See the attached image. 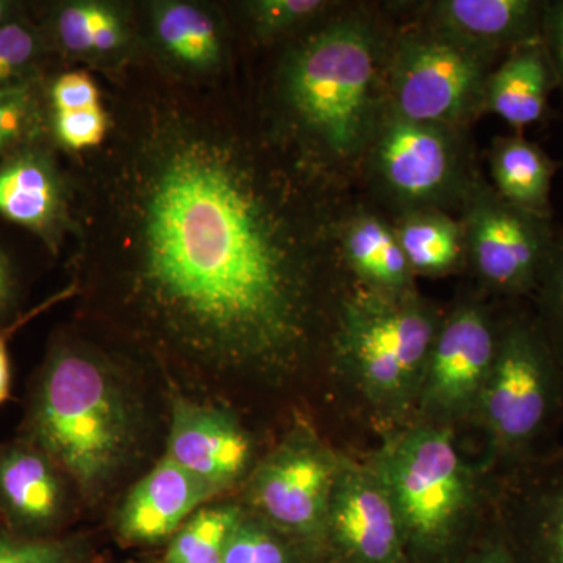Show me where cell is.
Listing matches in <instances>:
<instances>
[{
    "label": "cell",
    "mask_w": 563,
    "mask_h": 563,
    "mask_svg": "<svg viewBox=\"0 0 563 563\" xmlns=\"http://www.w3.org/2000/svg\"><path fill=\"white\" fill-rule=\"evenodd\" d=\"M111 132L88 152L81 246L113 255L185 350L261 372L299 358L324 233L296 180L207 96L141 90Z\"/></svg>",
    "instance_id": "cell-1"
},
{
    "label": "cell",
    "mask_w": 563,
    "mask_h": 563,
    "mask_svg": "<svg viewBox=\"0 0 563 563\" xmlns=\"http://www.w3.org/2000/svg\"><path fill=\"white\" fill-rule=\"evenodd\" d=\"M380 41L368 21L329 22L285 55L280 95L296 128L329 157L351 161L368 150L384 107Z\"/></svg>",
    "instance_id": "cell-2"
},
{
    "label": "cell",
    "mask_w": 563,
    "mask_h": 563,
    "mask_svg": "<svg viewBox=\"0 0 563 563\" xmlns=\"http://www.w3.org/2000/svg\"><path fill=\"white\" fill-rule=\"evenodd\" d=\"M22 440L81 490L92 492L117 472L131 446V412L101 363L58 344L41 369Z\"/></svg>",
    "instance_id": "cell-3"
},
{
    "label": "cell",
    "mask_w": 563,
    "mask_h": 563,
    "mask_svg": "<svg viewBox=\"0 0 563 563\" xmlns=\"http://www.w3.org/2000/svg\"><path fill=\"white\" fill-rule=\"evenodd\" d=\"M442 321L417 292L390 296L363 287L344 299L333 354L373 406L404 412L417 402Z\"/></svg>",
    "instance_id": "cell-4"
},
{
    "label": "cell",
    "mask_w": 563,
    "mask_h": 563,
    "mask_svg": "<svg viewBox=\"0 0 563 563\" xmlns=\"http://www.w3.org/2000/svg\"><path fill=\"white\" fill-rule=\"evenodd\" d=\"M563 366L533 314L499 322L498 347L476 412L496 453L528 462L562 409Z\"/></svg>",
    "instance_id": "cell-5"
},
{
    "label": "cell",
    "mask_w": 563,
    "mask_h": 563,
    "mask_svg": "<svg viewBox=\"0 0 563 563\" xmlns=\"http://www.w3.org/2000/svg\"><path fill=\"white\" fill-rule=\"evenodd\" d=\"M372 468L390 496L404 537L421 547H442L472 510V474L444 426H418L393 437Z\"/></svg>",
    "instance_id": "cell-6"
},
{
    "label": "cell",
    "mask_w": 563,
    "mask_h": 563,
    "mask_svg": "<svg viewBox=\"0 0 563 563\" xmlns=\"http://www.w3.org/2000/svg\"><path fill=\"white\" fill-rule=\"evenodd\" d=\"M495 58L433 29L407 33L393 49L387 107L406 120L463 129L485 113Z\"/></svg>",
    "instance_id": "cell-7"
},
{
    "label": "cell",
    "mask_w": 563,
    "mask_h": 563,
    "mask_svg": "<svg viewBox=\"0 0 563 563\" xmlns=\"http://www.w3.org/2000/svg\"><path fill=\"white\" fill-rule=\"evenodd\" d=\"M368 154L377 184L402 211L462 207L477 174L462 129L406 120L387 106Z\"/></svg>",
    "instance_id": "cell-8"
},
{
    "label": "cell",
    "mask_w": 563,
    "mask_h": 563,
    "mask_svg": "<svg viewBox=\"0 0 563 563\" xmlns=\"http://www.w3.org/2000/svg\"><path fill=\"white\" fill-rule=\"evenodd\" d=\"M466 261L481 284L507 298L532 296L553 247V218L518 209L476 174L462 203Z\"/></svg>",
    "instance_id": "cell-9"
},
{
    "label": "cell",
    "mask_w": 563,
    "mask_h": 563,
    "mask_svg": "<svg viewBox=\"0 0 563 563\" xmlns=\"http://www.w3.org/2000/svg\"><path fill=\"white\" fill-rule=\"evenodd\" d=\"M499 322L481 303H462L443 318L418 393L426 417L455 420L476 412L495 361Z\"/></svg>",
    "instance_id": "cell-10"
},
{
    "label": "cell",
    "mask_w": 563,
    "mask_h": 563,
    "mask_svg": "<svg viewBox=\"0 0 563 563\" xmlns=\"http://www.w3.org/2000/svg\"><path fill=\"white\" fill-rule=\"evenodd\" d=\"M339 468L340 459L313 437H291L258 466L252 499L285 531L318 537L325 532Z\"/></svg>",
    "instance_id": "cell-11"
},
{
    "label": "cell",
    "mask_w": 563,
    "mask_h": 563,
    "mask_svg": "<svg viewBox=\"0 0 563 563\" xmlns=\"http://www.w3.org/2000/svg\"><path fill=\"white\" fill-rule=\"evenodd\" d=\"M0 217L27 229L55 255L79 233L74 184L62 172L51 140L0 161Z\"/></svg>",
    "instance_id": "cell-12"
},
{
    "label": "cell",
    "mask_w": 563,
    "mask_h": 563,
    "mask_svg": "<svg viewBox=\"0 0 563 563\" xmlns=\"http://www.w3.org/2000/svg\"><path fill=\"white\" fill-rule=\"evenodd\" d=\"M325 531L362 563H395L401 554V523L372 466L340 461Z\"/></svg>",
    "instance_id": "cell-13"
},
{
    "label": "cell",
    "mask_w": 563,
    "mask_h": 563,
    "mask_svg": "<svg viewBox=\"0 0 563 563\" xmlns=\"http://www.w3.org/2000/svg\"><path fill=\"white\" fill-rule=\"evenodd\" d=\"M166 455L221 492L246 472L252 444L247 433L228 413L176 398Z\"/></svg>",
    "instance_id": "cell-14"
},
{
    "label": "cell",
    "mask_w": 563,
    "mask_h": 563,
    "mask_svg": "<svg viewBox=\"0 0 563 563\" xmlns=\"http://www.w3.org/2000/svg\"><path fill=\"white\" fill-rule=\"evenodd\" d=\"M62 470L32 443L0 448V514L10 531L46 539L65 507Z\"/></svg>",
    "instance_id": "cell-15"
},
{
    "label": "cell",
    "mask_w": 563,
    "mask_h": 563,
    "mask_svg": "<svg viewBox=\"0 0 563 563\" xmlns=\"http://www.w3.org/2000/svg\"><path fill=\"white\" fill-rule=\"evenodd\" d=\"M217 493L166 455L129 493L118 520L120 533L131 542H158L179 531L192 510Z\"/></svg>",
    "instance_id": "cell-16"
},
{
    "label": "cell",
    "mask_w": 563,
    "mask_h": 563,
    "mask_svg": "<svg viewBox=\"0 0 563 563\" xmlns=\"http://www.w3.org/2000/svg\"><path fill=\"white\" fill-rule=\"evenodd\" d=\"M544 0H439L429 7L433 31L498 55L542 36Z\"/></svg>",
    "instance_id": "cell-17"
},
{
    "label": "cell",
    "mask_w": 563,
    "mask_h": 563,
    "mask_svg": "<svg viewBox=\"0 0 563 563\" xmlns=\"http://www.w3.org/2000/svg\"><path fill=\"white\" fill-rule=\"evenodd\" d=\"M152 41L163 60L191 77H209L224 62L221 22L207 7L185 0L150 5Z\"/></svg>",
    "instance_id": "cell-18"
},
{
    "label": "cell",
    "mask_w": 563,
    "mask_h": 563,
    "mask_svg": "<svg viewBox=\"0 0 563 563\" xmlns=\"http://www.w3.org/2000/svg\"><path fill=\"white\" fill-rule=\"evenodd\" d=\"M558 88L542 38L507 52L485 87V111L518 133L543 120L551 91Z\"/></svg>",
    "instance_id": "cell-19"
},
{
    "label": "cell",
    "mask_w": 563,
    "mask_h": 563,
    "mask_svg": "<svg viewBox=\"0 0 563 563\" xmlns=\"http://www.w3.org/2000/svg\"><path fill=\"white\" fill-rule=\"evenodd\" d=\"M340 247L351 272L368 290L390 296L417 292L395 228L383 218L373 213L352 217L340 233Z\"/></svg>",
    "instance_id": "cell-20"
},
{
    "label": "cell",
    "mask_w": 563,
    "mask_h": 563,
    "mask_svg": "<svg viewBox=\"0 0 563 563\" xmlns=\"http://www.w3.org/2000/svg\"><path fill=\"white\" fill-rule=\"evenodd\" d=\"M492 187L518 209L553 218L551 188L559 165L521 133L493 140L490 154Z\"/></svg>",
    "instance_id": "cell-21"
},
{
    "label": "cell",
    "mask_w": 563,
    "mask_h": 563,
    "mask_svg": "<svg viewBox=\"0 0 563 563\" xmlns=\"http://www.w3.org/2000/svg\"><path fill=\"white\" fill-rule=\"evenodd\" d=\"M393 228L415 276H444L466 261L462 222L448 211L406 210Z\"/></svg>",
    "instance_id": "cell-22"
},
{
    "label": "cell",
    "mask_w": 563,
    "mask_h": 563,
    "mask_svg": "<svg viewBox=\"0 0 563 563\" xmlns=\"http://www.w3.org/2000/svg\"><path fill=\"white\" fill-rule=\"evenodd\" d=\"M526 484L518 512L533 563H563V462Z\"/></svg>",
    "instance_id": "cell-23"
},
{
    "label": "cell",
    "mask_w": 563,
    "mask_h": 563,
    "mask_svg": "<svg viewBox=\"0 0 563 563\" xmlns=\"http://www.w3.org/2000/svg\"><path fill=\"white\" fill-rule=\"evenodd\" d=\"M49 140L46 77L0 91V161L22 147Z\"/></svg>",
    "instance_id": "cell-24"
},
{
    "label": "cell",
    "mask_w": 563,
    "mask_h": 563,
    "mask_svg": "<svg viewBox=\"0 0 563 563\" xmlns=\"http://www.w3.org/2000/svg\"><path fill=\"white\" fill-rule=\"evenodd\" d=\"M242 520V510L233 506L192 515L169 544L165 563H222L229 539Z\"/></svg>",
    "instance_id": "cell-25"
},
{
    "label": "cell",
    "mask_w": 563,
    "mask_h": 563,
    "mask_svg": "<svg viewBox=\"0 0 563 563\" xmlns=\"http://www.w3.org/2000/svg\"><path fill=\"white\" fill-rule=\"evenodd\" d=\"M52 46L41 25L22 16L0 25V91L43 79Z\"/></svg>",
    "instance_id": "cell-26"
},
{
    "label": "cell",
    "mask_w": 563,
    "mask_h": 563,
    "mask_svg": "<svg viewBox=\"0 0 563 563\" xmlns=\"http://www.w3.org/2000/svg\"><path fill=\"white\" fill-rule=\"evenodd\" d=\"M106 9L99 0H73L52 7L46 24L41 25L52 47L74 58L91 60L96 29Z\"/></svg>",
    "instance_id": "cell-27"
},
{
    "label": "cell",
    "mask_w": 563,
    "mask_h": 563,
    "mask_svg": "<svg viewBox=\"0 0 563 563\" xmlns=\"http://www.w3.org/2000/svg\"><path fill=\"white\" fill-rule=\"evenodd\" d=\"M532 298L536 301L533 317L537 324L563 366V231L555 233L553 247Z\"/></svg>",
    "instance_id": "cell-28"
},
{
    "label": "cell",
    "mask_w": 563,
    "mask_h": 563,
    "mask_svg": "<svg viewBox=\"0 0 563 563\" xmlns=\"http://www.w3.org/2000/svg\"><path fill=\"white\" fill-rule=\"evenodd\" d=\"M331 5L324 0H251L243 10L254 35L269 41L309 24Z\"/></svg>",
    "instance_id": "cell-29"
},
{
    "label": "cell",
    "mask_w": 563,
    "mask_h": 563,
    "mask_svg": "<svg viewBox=\"0 0 563 563\" xmlns=\"http://www.w3.org/2000/svg\"><path fill=\"white\" fill-rule=\"evenodd\" d=\"M113 120L106 107L51 111L52 143L70 154L98 151L109 140Z\"/></svg>",
    "instance_id": "cell-30"
},
{
    "label": "cell",
    "mask_w": 563,
    "mask_h": 563,
    "mask_svg": "<svg viewBox=\"0 0 563 563\" xmlns=\"http://www.w3.org/2000/svg\"><path fill=\"white\" fill-rule=\"evenodd\" d=\"M222 563H290V558L273 533L242 520L229 539Z\"/></svg>",
    "instance_id": "cell-31"
},
{
    "label": "cell",
    "mask_w": 563,
    "mask_h": 563,
    "mask_svg": "<svg viewBox=\"0 0 563 563\" xmlns=\"http://www.w3.org/2000/svg\"><path fill=\"white\" fill-rule=\"evenodd\" d=\"M69 547L60 540L35 539L0 529V563H69Z\"/></svg>",
    "instance_id": "cell-32"
},
{
    "label": "cell",
    "mask_w": 563,
    "mask_h": 563,
    "mask_svg": "<svg viewBox=\"0 0 563 563\" xmlns=\"http://www.w3.org/2000/svg\"><path fill=\"white\" fill-rule=\"evenodd\" d=\"M51 111H73L102 106L99 85L87 70H68L47 81Z\"/></svg>",
    "instance_id": "cell-33"
},
{
    "label": "cell",
    "mask_w": 563,
    "mask_h": 563,
    "mask_svg": "<svg viewBox=\"0 0 563 563\" xmlns=\"http://www.w3.org/2000/svg\"><path fill=\"white\" fill-rule=\"evenodd\" d=\"M540 38L563 99V0H544Z\"/></svg>",
    "instance_id": "cell-34"
},
{
    "label": "cell",
    "mask_w": 563,
    "mask_h": 563,
    "mask_svg": "<svg viewBox=\"0 0 563 563\" xmlns=\"http://www.w3.org/2000/svg\"><path fill=\"white\" fill-rule=\"evenodd\" d=\"M74 291H76V285L58 292V295H55L54 298L44 303V306L36 307L33 312L25 314V317L18 318V320L11 322L10 325H5V328L0 329V406L10 398L11 393V365L9 354V340L11 333L16 332L21 325H24L25 322L32 320L33 317L43 312V310L51 307L52 303L63 301V299L68 298V296L73 295Z\"/></svg>",
    "instance_id": "cell-35"
},
{
    "label": "cell",
    "mask_w": 563,
    "mask_h": 563,
    "mask_svg": "<svg viewBox=\"0 0 563 563\" xmlns=\"http://www.w3.org/2000/svg\"><path fill=\"white\" fill-rule=\"evenodd\" d=\"M20 290L16 266L9 252L0 246V320L13 309Z\"/></svg>",
    "instance_id": "cell-36"
},
{
    "label": "cell",
    "mask_w": 563,
    "mask_h": 563,
    "mask_svg": "<svg viewBox=\"0 0 563 563\" xmlns=\"http://www.w3.org/2000/svg\"><path fill=\"white\" fill-rule=\"evenodd\" d=\"M476 563H520V561L506 544L499 543L488 548L485 553L479 555V561Z\"/></svg>",
    "instance_id": "cell-37"
},
{
    "label": "cell",
    "mask_w": 563,
    "mask_h": 563,
    "mask_svg": "<svg viewBox=\"0 0 563 563\" xmlns=\"http://www.w3.org/2000/svg\"><path fill=\"white\" fill-rule=\"evenodd\" d=\"M25 10H27V7H24V3L13 2V0H0V25L20 20L22 16H27Z\"/></svg>",
    "instance_id": "cell-38"
}]
</instances>
